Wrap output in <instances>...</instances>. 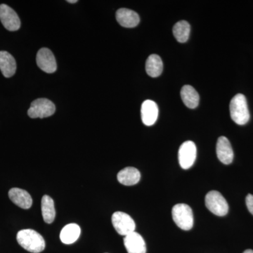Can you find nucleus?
<instances>
[{
	"label": "nucleus",
	"mask_w": 253,
	"mask_h": 253,
	"mask_svg": "<svg viewBox=\"0 0 253 253\" xmlns=\"http://www.w3.org/2000/svg\"><path fill=\"white\" fill-rule=\"evenodd\" d=\"M55 111L56 107L52 101L41 98L35 100L31 103L28 114L31 118H44L52 116Z\"/></svg>",
	"instance_id": "nucleus-5"
},
{
	"label": "nucleus",
	"mask_w": 253,
	"mask_h": 253,
	"mask_svg": "<svg viewBox=\"0 0 253 253\" xmlns=\"http://www.w3.org/2000/svg\"><path fill=\"white\" fill-rule=\"evenodd\" d=\"M118 180L126 186L135 185L141 179V174L136 168L127 167L118 172Z\"/></svg>",
	"instance_id": "nucleus-15"
},
{
	"label": "nucleus",
	"mask_w": 253,
	"mask_h": 253,
	"mask_svg": "<svg viewBox=\"0 0 253 253\" xmlns=\"http://www.w3.org/2000/svg\"><path fill=\"white\" fill-rule=\"evenodd\" d=\"M9 197L15 205L23 209H29L33 204V199L29 193L18 188L10 189Z\"/></svg>",
	"instance_id": "nucleus-14"
},
{
	"label": "nucleus",
	"mask_w": 253,
	"mask_h": 253,
	"mask_svg": "<svg viewBox=\"0 0 253 253\" xmlns=\"http://www.w3.org/2000/svg\"><path fill=\"white\" fill-rule=\"evenodd\" d=\"M0 21L9 31H18L21 27V21L17 14L6 4L0 5Z\"/></svg>",
	"instance_id": "nucleus-8"
},
{
	"label": "nucleus",
	"mask_w": 253,
	"mask_h": 253,
	"mask_svg": "<svg viewBox=\"0 0 253 253\" xmlns=\"http://www.w3.org/2000/svg\"><path fill=\"white\" fill-rule=\"evenodd\" d=\"M141 116L145 126L154 125L158 117V107L156 102L151 100L145 101L141 106Z\"/></svg>",
	"instance_id": "nucleus-12"
},
{
	"label": "nucleus",
	"mask_w": 253,
	"mask_h": 253,
	"mask_svg": "<svg viewBox=\"0 0 253 253\" xmlns=\"http://www.w3.org/2000/svg\"><path fill=\"white\" fill-rule=\"evenodd\" d=\"M37 64L42 71L46 73H53L57 69L56 59L51 50L42 48L37 54Z\"/></svg>",
	"instance_id": "nucleus-9"
},
{
	"label": "nucleus",
	"mask_w": 253,
	"mask_h": 253,
	"mask_svg": "<svg viewBox=\"0 0 253 253\" xmlns=\"http://www.w3.org/2000/svg\"><path fill=\"white\" fill-rule=\"evenodd\" d=\"M68 3H71V4H74V3H77L78 0H68Z\"/></svg>",
	"instance_id": "nucleus-23"
},
{
	"label": "nucleus",
	"mask_w": 253,
	"mask_h": 253,
	"mask_svg": "<svg viewBox=\"0 0 253 253\" xmlns=\"http://www.w3.org/2000/svg\"><path fill=\"white\" fill-rule=\"evenodd\" d=\"M0 70L5 78L12 77L16 73V61L7 51H0Z\"/></svg>",
	"instance_id": "nucleus-16"
},
{
	"label": "nucleus",
	"mask_w": 253,
	"mask_h": 253,
	"mask_svg": "<svg viewBox=\"0 0 253 253\" xmlns=\"http://www.w3.org/2000/svg\"><path fill=\"white\" fill-rule=\"evenodd\" d=\"M16 239L18 244L28 252L39 253L45 249L44 238L33 229H23L18 231Z\"/></svg>",
	"instance_id": "nucleus-1"
},
{
	"label": "nucleus",
	"mask_w": 253,
	"mask_h": 253,
	"mask_svg": "<svg viewBox=\"0 0 253 253\" xmlns=\"http://www.w3.org/2000/svg\"><path fill=\"white\" fill-rule=\"evenodd\" d=\"M112 224L121 236H127L135 231L136 224L132 218L123 212H116L112 215Z\"/></svg>",
	"instance_id": "nucleus-6"
},
{
	"label": "nucleus",
	"mask_w": 253,
	"mask_h": 253,
	"mask_svg": "<svg viewBox=\"0 0 253 253\" xmlns=\"http://www.w3.org/2000/svg\"><path fill=\"white\" fill-rule=\"evenodd\" d=\"M231 119L239 126H244L249 122L250 113L247 101L244 94H236L230 102Z\"/></svg>",
	"instance_id": "nucleus-2"
},
{
	"label": "nucleus",
	"mask_w": 253,
	"mask_h": 253,
	"mask_svg": "<svg viewBox=\"0 0 253 253\" xmlns=\"http://www.w3.org/2000/svg\"><path fill=\"white\" fill-rule=\"evenodd\" d=\"M189 23L186 21H179L173 27V35L179 42L184 43L189 40L190 36Z\"/></svg>",
	"instance_id": "nucleus-21"
},
{
	"label": "nucleus",
	"mask_w": 253,
	"mask_h": 253,
	"mask_svg": "<svg viewBox=\"0 0 253 253\" xmlns=\"http://www.w3.org/2000/svg\"><path fill=\"white\" fill-rule=\"evenodd\" d=\"M196 154L197 149L196 144L193 141H187L183 143L179 148L178 154L179 163L181 168L187 169L192 167L196 161Z\"/></svg>",
	"instance_id": "nucleus-7"
},
{
	"label": "nucleus",
	"mask_w": 253,
	"mask_h": 253,
	"mask_svg": "<svg viewBox=\"0 0 253 253\" xmlns=\"http://www.w3.org/2000/svg\"><path fill=\"white\" fill-rule=\"evenodd\" d=\"M81 227L76 224H69L63 228L60 234L61 242L64 244H72L79 239Z\"/></svg>",
	"instance_id": "nucleus-17"
},
{
	"label": "nucleus",
	"mask_w": 253,
	"mask_h": 253,
	"mask_svg": "<svg viewBox=\"0 0 253 253\" xmlns=\"http://www.w3.org/2000/svg\"><path fill=\"white\" fill-rule=\"evenodd\" d=\"M181 97L183 102L189 109H196L199 104V93L193 86L185 85L181 90Z\"/></svg>",
	"instance_id": "nucleus-18"
},
{
	"label": "nucleus",
	"mask_w": 253,
	"mask_h": 253,
	"mask_svg": "<svg viewBox=\"0 0 253 253\" xmlns=\"http://www.w3.org/2000/svg\"><path fill=\"white\" fill-rule=\"evenodd\" d=\"M162 59L157 54L149 56L146 62V71L147 74L152 78L158 77L163 72Z\"/></svg>",
	"instance_id": "nucleus-20"
},
{
	"label": "nucleus",
	"mask_w": 253,
	"mask_h": 253,
	"mask_svg": "<svg viewBox=\"0 0 253 253\" xmlns=\"http://www.w3.org/2000/svg\"><path fill=\"white\" fill-rule=\"evenodd\" d=\"M116 19L125 28H134L140 22V18L135 11L122 8L116 12Z\"/></svg>",
	"instance_id": "nucleus-13"
},
{
	"label": "nucleus",
	"mask_w": 253,
	"mask_h": 253,
	"mask_svg": "<svg viewBox=\"0 0 253 253\" xmlns=\"http://www.w3.org/2000/svg\"><path fill=\"white\" fill-rule=\"evenodd\" d=\"M172 219L178 227L182 230L189 231L194 226V214L188 205L176 204L172 210Z\"/></svg>",
	"instance_id": "nucleus-3"
},
{
	"label": "nucleus",
	"mask_w": 253,
	"mask_h": 253,
	"mask_svg": "<svg viewBox=\"0 0 253 253\" xmlns=\"http://www.w3.org/2000/svg\"><path fill=\"white\" fill-rule=\"evenodd\" d=\"M216 152L218 159L223 164L229 165L234 159V152L229 141L225 136H220L218 139Z\"/></svg>",
	"instance_id": "nucleus-10"
},
{
	"label": "nucleus",
	"mask_w": 253,
	"mask_h": 253,
	"mask_svg": "<svg viewBox=\"0 0 253 253\" xmlns=\"http://www.w3.org/2000/svg\"><path fill=\"white\" fill-rule=\"evenodd\" d=\"M124 245L128 253H146V243L144 239L136 231L125 236Z\"/></svg>",
	"instance_id": "nucleus-11"
},
{
	"label": "nucleus",
	"mask_w": 253,
	"mask_h": 253,
	"mask_svg": "<svg viewBox=\"0 0 253 253\" xmlns=\"http://www.w3.org/2000/svg\"><path fill=\"white\" fill-rule=\"evenodd\" d=\"M246 203L249 212L253 215V195L249 194L246 196Z\"/></svg>",
	"instance_id": "nucleus-22"
},
{
	"label": "nucleus",
	"mask_w": 253,
	"mask_h": 253,
	"mask_svg": "<svg viewBox=\"0 0 253 253\" xmlns=\"http://www.w3.org/2000/svg\"><path fill=\"white\" fill-rule=\"evenodd\" d=\"M41 206L43 219L47 224H51L56 217L54 201L50 196L44 195L42 199Z\"/></svg>",
	"instance_id": "nucleus-19"
},
{
	"label": "nucleus",
	"mask_w": 253,
	"mask_h": 253,
	"mask_svg": "<svg viewBox=\"0 0 253 253\" xmlns=\"http://www.w3.org/2000/svg\"><path fill=\"white\" fill-rule=\"evenodd\" d=\"M208 209L215 215L223 217L229 211V205L222 195L217 191H211L206 195L205 199Z\"/></svg>",
	"instance_id": "nucleus-4"
},
{
	"label": "nucleus",
	"mask_w": 253,
	"mask_h": 253,
	"mask_svg": "<svg viewBox=\"0 0 253 253\" xmlns=\"http://www.w3.org/2000/svg\"><path fill=\"white\" fill-rule=\"evenodd\" d=\"M244 253H253V250H246Z\"/></svg>",
	"instance_id": "nucleus-24"
}]
</instances>
